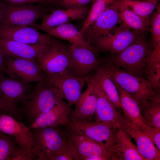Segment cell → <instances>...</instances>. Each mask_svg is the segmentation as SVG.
<instances>
[{
    "label": "cell",
    "instance_id": "4",
    "mask_svg": "<svg viewBox=\"0 0 160 160\" xmlns=\"http://www.w3.org/2000/svg\"><path fill=\"white\" fill-rule=\"evenodd\" d=\"M30 130L32 136L31 151L37 160H51L69 140L66 131L57 126Z\"/></svg>",
    "mask_w": 160,
    "mask_h": 160
},
{
    "label": "cell",
    "instance_id": "14",
    "mask_svg": "<svg viewBox=\"0 0 160 160\" xmlns=\"http://www.w3.org/2000/svg\"><path fill=\"white\" fill-rule=\"evenodd\" d=\"M0 38L29 44L48 45L58 41L36 28L28 26L0 25Z\"/></svg>",
    "mask_w": 160,
    "mask_h": 160
},
{
    "label": "cell",
    "instance_id": "33",
    "mask_svg": "<svg viewBox=\"0 0 160 160\" xmlns=\"http://www.w3.org/2000/svg\"><path fill=\"white\" fill-rule=\"evenodd\" d=\"M156 10L153 12L149 20L150 29L152 35L153 45L160 42V5L156 7Z\"/></svg>",
    "mask_w": 160,
    "mask_h": 160
},
{
    "label": "cell",
    "instance_id": "15",
    "mask_svg": "<svg viewBox=\"0 0 160 160\" xmlns=\"http://www.w3.org/2000/svg\"><path fill=\"white\" fill-rule=\"evenodd\" d=\"M4 57L8 76L27 83L44 80L36 59Z\"/></svg>",
    "mask_w": 160,
    "mask_h": 160
},
{
    "label": "cell",
    "instance_id": "24",
    "mask_svg": "<svg viewBox=\"0 0 160 160\" xmlns=\"http://www.w3.org/2000/svg\"><path fill=\"white\" fill-rule=\"evenodd\" d=\"M113 152L119 160H145L132 142L130 136L118 128Z\"/></svg>",
    "mask_w": 160,
    "mask_h": 160
},
{
    "label": "cell",
    "instance_id": "9",
    "mask_svg": "<svg viewBox=\"0 0 160 160\" xmlns=\"http://www.w3.org/2000/svg\"><path fill=\"white\" fill-rule=\"evenodd\" d=\"M43 74L44 80L60 91L70 106L76 105L87 79L77 76L67 68L57 73Z\"/></svg>",
    "mask_w": 160,
    "mask_h": 160
},
{
    "label": "cell",
    "instance_id": "19",
    "mask_svg": "<svg viewBox=\"0 0 160 160\" xmlns=\"http://www.w3.org/2000/svg\"><path fill=\"white\" fill-rule=\"evenodd\" d=\"M72 109L64 99L51 109L41 114L28 127L30 130L59 125L66 126Z\"/></svg>",
    "mask_w": 160,
    "mask_h": 160
},
{
    "label": "cell",
    "instance_id": "27",
    "mask_svg": "<svg viewBox=\"0 0 160 160\" xmlns=\"http://www.w3.org/2000/svg\"><path fill=\"white\" fill-rule=\"evenodd\" d=\"M117 6L123 23L130 29L146 34L150 29L149 21L139 16L119 0L114 2Z\"/></svg>",
    "mask_w": 160,
    "mask_h": 160
},
{
    "label": "cell",
    "instance_id": "21",
    "mask_svg": "<svg viewBox=\"0 0 160 160\" xmlns=\"http://www.w3.org/2000/svg\"><path fill=\"white\" fill-rule=\"evenodd\" d=\"M87 82L85 91L81 95L75 108L72 110L69 119L79 121H91L94 115L97 105V97L94 85Z\"/></svg>",
    "mask_w": 160,
    "mask_h": 160
},
{
    "label": "cell",
    "instance_id": "12",
    "mask_svg": "<svg viewBox=\"0 0 160 160\" xmlns=\"http://www.w3.org/2000/svg\"><path fill=\"white\" fill-rule=\"evenodd\" d=\"M41 71L46 74H54L67 68L68 50L59 41L48 45L36 59Z\"/></svg>",
    "mask_w": 160,
    "mask_h": 160
},
{
    "label": "cell",
    "instance_id": "11",
    "mask_svg": "<svg viewBox=\"0 0 160 160\" xmlns=\"http://www.w3.org/2000/svg\"><path fill=\"white\" fill-rule=\"evenodd\" d=\"M145 34L130 29L122 22L111 32L97 39L94 47L98 51L117 54L139 39L145 37Z\"/></svg>",
    "mask_w": 160,
    "mask_h": 160
},
{
    "label": "cell",
    "instance_id": "26",
    "mask_svg": "<svg viewBox=\"0 0 160 160\" xmlns=\"http://www.w3.org/2000/svg\"><path fill=\"white\" fill-rule=\"evenodd\" d=\"M151 54L147 57L143 76L154 89L159 93L160 88V42L153 45Z\"/></svg>",
    "mask_w": 160,
    "mask_h": 160
},
{
    "label": "cell",
    "instance_id": "41",
    "mask_svg": "<svg viewBox=\"0 0 160 160\" xmlns=\"http://www.w3.org/2000/svg\"><path fill=\"white\" fill-rule=\"evenodd\" d=\"M143 1L150 2L156 4L159 0H141Z\"/></svg>",
    "mask_w": 160,
    "mask_h": 160
},
{
    "label": "cell",
    "instance_id": "40",
    "mask_svg": "<svg viewBox=\"0 0 160 160\" xmlns=\"http://www.w3.org/2000/svg\"><path fill=\"white\" fill-rule=\"evenodd\" d=\"M3 1L15 3H38L37 0H1Z\"/></svg>",
    "mask_w": 160,
    "mask_h": 160
},
{
    "label": "cell",
    "instance_id": "36",
    "mask_svg": "<svg viewBox=\"0 0 160 160\" xmlns=\"http://www.w3.org/2000/svg\"><path fill=\"white\" fill-rule=\"evenodd\" d=\"M93 0H57V2L65 9L87 6Z\"/></svg>",
    "mask_w": 160,
    "mask_h": 160
},
{
    "label": "cell",
    "instance_id": "25",
    "mask_svg": "<svg viewBox=\"0 0 160 160\" xmlns=\"http://www.w3.org/2000/svg\"><path fill=\"white\" fill-rule=\"evenodd\" d=\"M87 81L98 87L116 106L121 109L117 88L111 77L103 66L101 65L95 73L88 78Z\"/></svg>",
    "mask_w": 160,
    "mask_h": 160
},
{
    "label": "cell",
    "instance_id": "38",
    "mask_svg": "<svg viewBox=\"0 0 160 160\" xmlns=\"http://www.w3.org/2000/svg\"><path fill=\"white\" fill-rule=\"evenodd\" d=\"M7 70L4 56L0 50V76L7 74Z\"/></svg>",
    "mask_w": 160,
    "mask_h": 160
},
{
    "label": "cell",
    "instance_id": "30",
    "mask_svg": "<svg viewBox=\"0 0 160 160\" xmlns=\"http://www.w3.org/2000/svg\"><path fill=\"white\" fill-rule=\"evenodd\" d=\"M135 14L149 21L150 16L154 11L156 4L139 0H119Z\"/></svg>",
    "mask_w": 160,
    "mask_h": 160
},
{
    "label": "cell",
    "instance_id": "20",
    "mask_svg": "<svg viewBox=\"0 0 160 160\" xmlns=\"http://www.w3.org/2000/svg\"><path fill=\"white\" fill-rule=\"evenodd\" d=\"M93 85L97 97L94 114L95 121L110 124L117 128L123 121L124 116L121 114L118 110L119 109L105 94L98 87Z\"/></svg>",
    "mask_w": 160,
    "mask_h": 160
},
{
    "label": "cell",
    "instance_id": "35",
    "mask_svg": "<svg viewBox=\"0 0 160 160\" xmlns=\"http://www.w3.org/2000/svg\"><path fill=\"white\" fill-rule=\"evenodd\" d=\"M36 159L31 151L25 150L17 146L10 160H33Z\"/></svg>",
    "mask_w": 160,
    "mask_h": 160
},
{
    "label": "cell",
    "instance_id": "29",
    "mask_svg": "<svg viewBox=\"0 0 160 160\" xmlns=\"http://www.w3.org/2000/svg\"><path fill=\"white\" fill-rule=\"evenodd\" d=\"M140 106L142 116L146 126L160 130V100H151Z\"/></svg>",
    "mask_w": 160,
    "mask_h": 160
},
{
    "label": "cell",
    "instance_id": "17",
    "mask_svg": "<svg viewBox=\"0 0 160 160\" xmlns=\"http://www.w3.org/2000/svg\"><path fill=\"white\" fill-rule=\"evenodd\" d=\"M89 11L87 6L55 10L47 14L39 24L36 23L33 27L45 32L56 26L69 21L81 20L86 18Z\"/></svg>",
    "mask_w": 160,
    "mask_h": 160
},
{
    "label": "cell",
    "instance_id": "13",
    "mask_svg": "<svg viewBox=\"0 0 160 160\" xmlns=\"http://www.w3.org/2000/svg\"><path fill=\"white\" fill-rule=\"evenodd\" d=\"M122 23L116 5L113 3L109 6L84 31L83 34L91 45L99 38L106 35Z\"/></svg>",
    "mask_w": 160,
    "mask_h": 160
},
{
    "label": "cell",
    "instance_id": "16",
    "mask_svg": "<svg viewBox=\"0 0 160 160\" xmlns=\"http://www.w3.org/2000/svg\"><path fill=\"white\" fill-rule=\"evenodd\" d=\"M0 131L9 136L20 148L31 151L32 133L22 122L9 115L0 114Z\"/></svg>",
    "mask_w": 160,
    "mask_h": 160
},
{
    "label": "cell",
    "instance_id": "8",
    "mask_svg": "<svg viewBox=\"0 0 160 160\" xmlns=\"http://www.w3.org/2000/svg\"><path fill=\"white\" fill-rule=\"evenodd\" d=\"M5 2V14L0 25L33 27L36 20L47 14V10L40 5Z\"/></svg>",
    "mask_w": 160,
    "mask_h": 160
},
{
    "label": "cell",
    "instance_id": "23",
    "mask_svg": "<svg viewBox=\"0 0 160 160\" xmlns=\"http://www.w3.org/2000/svg\"><path fill=\"white\" fill-rule=\"evenodd\" d=\"M115 85L119 92L121 110L124 118L144 132L148 127L143 119L140 103L119 86Z\"/></svg>",
    "mask_w": 160,
    "mask_h": 160
},
{
    "label": "cell",
    "instance_id": "7",
    "mask_svg": "<svg viewBox=\"0 0 160 160\" xmlns=\"http://www.w3.org/2000/svg\"><path fill=\"white\" fill-rule=\"evenodd\" d=\"M65 127L66 129L104 145L113 153V148L118 128L113 125L104 122H82L70 119Z\"/></svg>",
    "mask_w": 160,
    "mask_h": 160
},
{
    "label": "cell",
    "instance_id": "3",
    "mask_svg": "<svg viewBox=\"0 0 160 160\" xmlns=\"http://www.w3.org/2000/svg\"><path fill=\"white\" fill-rule=\"evenodd\" d=\"M145 37L137 40L108 60L126 72L144 77L146 60L151 53L153 48L152 42L147 40Z\"/></svg>",
    "mask_w": 160,
    "mask_h": 160
},
{
    "label": "cell",
    "instance_id": "32",
    "mask_svg": "<svg viewBox=\"0 0 160 160\" xmlns=\"http://www.w3.org/2000/svg\"><path fill=\"white\" fill-rule=\"evenodd\" d=\"M17 146L9 136L0 131V160H10Z\"/></svg>",
    "mask_w": 160,
    "mask_h": 160
},
{
    "label": "cell",
    "instance_id": "10",
    "mask_svg": "<svg viewBox=\"0 0 160 160\" xmlns=\"http://www.w3.org/2000/svg\"><path fill=\"white\" fill-rule=\"evenodd\" d=\"M76 160H118L104 145L65 129Z\"/></svg>",
    "mask_w": 160,
    "mask_h": 160
},
{
    "label": "cell",
    "instance_id": "28",
    "mask_svg": "<svg viewBox=\"0 0 160 160\" xmlns=\"http://www.w3.org/2000/svg\"><path fill=\"white\" fill-rule=\"evenodd\" d=\"M51 37L66 40L71 44L89 46L83 34L73 24L66 23L56 26L46 32Z\"/></svg>",
    "mask_w": 160,
    "mask_h": 160
},
{
    "label": "cell",
    "instance_id": "1",
    "mask_svg": "<svg viewBox=\"0 0 160 160\" xmlns=\"http://www.w3.org/2000/svg\"><path fill=\"white\" fill-rule=\"evenodd\" d=\"M38 82L19 105V121L28 126L41 114L51 109L64 99L58 89L44 80Z\"/></svg>",
    "mask_w": 160,
    "mask_h": 160
},
{
    "label": "cell",
    "instance_id": "22",
    "mask_svg": "<svg viewBox=\"0 0 160 160\" xmlns=\"http://www.w3.org/2000/svg\"><path fill=\"white\" fill-rule=\"evenodd\" d=\"M47 45L29 44L0 38V50L4 57L36 59Z\"/></svg>",
    "mask_w": 160,
    "mask_h": 160
},
{
    "label": "cell",
    "instance_id": "2",
    "mask_svg": "<svg viewBox=\"0 0 160 160\" xmlns=\"http://www.w3.org/2000/svg\"><path fill=\"white\" fill-rule=\"evenodd\" d=\"M101 65L115 84L136 99L140 105L151 100H160L156 91L145 78L129 73L118 67L108 59H102Z\"/></svg>",
    "mask_w": 160,
    "mask_h": 160
},
{
    "label": "cell",
    "instance_id": "39",
    "mask_svg": "<svg viewBox=\"0 0 160 160\" xmlns=\"http://www.w3.org/2000/svg\"><path fill=\"white\" fill-rule=\"evenodd\" d=\"M6 2L0 0V25L3 19L5 9Z\"/></svg>",
    "mask_w": 160,
    "mask_h": 160
},
{
    "label": "cell",
    "instance_id": "5",
    "mask_svg": "<svg viewBox=\"0 0 160 160\" xmlns=\"http://www.w3.org/2000/svg\"><path fill=\"white\" fill-rule=\"evenodd\" d=\"M32 88L31 83L0 76V114L9 115L19 121V105Z\"/></svg>",
    "mask_w": 160,
    "mask_h": 160
},
{
    "label": "cell",
    "instance_id": "42",
    "mask_svg": "<svg viewBox=\"0 0 160 160\" xmlns=\"http://www.w3.org/2000/svg\"><path fill=\"white\" fill-rule=\"evenodd\" d=\"M39 3L45 4L49 3L48 0H37Z\"/></svg>",
    "mask_w": 160,
    "mask_h": 160
},
{
    "label": "cell",
    "instance_id": "43",
    "mask_svg": "<svg viewBox=\"0 0 160 160\" xmlns=\"http://www.w3.org/2000/svg\"><path fill=\"white\" fill-rule=\"evenodd\" d=\"M49 3H57V0H48Z\"/></svg>",
    "mask_w": 160,
    "mask_h": 160
},
{
    "label": "cell",
    "instance_id": "34",
    "mask_svg": "<svg viewBox=\"0 0 160 160\" xmlns=\"http://www.w3.org/2000/svg\"><path fill=\"white\" fill-rule=\"evenodd\" d=\"M51 160H76L74 150L69 139L66 144L54 155Z\"/></svg>",
    "mask_w": 160,
    "mask_h": 160
},
{
    "label": "cell",
    "instance_id": "37",
    "mask_svg": "<svg viewBox=\"0 0 160 160\" xmlns=\"http://www.w3.org/2000/svg\"><path fill=\"white\" fill-rule=\"evenodd\" d=\"M160 151V130L148 127L144 131Z\"/></svg>",
    "mask_w": 160,
    "mask_h": 160
},
{
    "label": "cell",
    "instance_id": "6",
    "mask_svg": "<svg viewBox=\"0 0 160 160\" xmlns=\"http://www.w3.org/2000/svg\"><path fill=\"white\" fill-rule=\"evenodd\" d=\"M68 51L67 68L79 77L88 79L101 65L102 59L98 55L99 51L92 46L71 44Z\"/></svg>",
    "mask_w": 160,
    "mask_h": 160
},
{
    "label": "cell",
    "instance_id": "31",
    "mask_svg": "<svg viewBox=\"0 0 160 160\" xmlns=\"http://www.w3.org/2000/svg\"><path fill=\"white\" fill-rule=\"evenodd\" d=\"M115 0H94L92 7L80 31L83 34L86 29L104 12L107 8L113 3Z\"/></svg>",
    "mask_w": 160,
    "mask_h": 160
},
{
    "label": "cell",
    "instance_id": "18",
    "mask_svg": "<svg viewBox=\"0 0 160 160\" xmlns=\"http://www.w3.org/2000/svg\"><path fill=\"white\" fill-rule=\"evenodd\" d=\"M118 128L124 131L134 139L139 152L145 160L160 159V151L143 130L125 118Z\"/></svg>",
    "mask_w": 160,
    "mask_h": 160
}]
</instances>
